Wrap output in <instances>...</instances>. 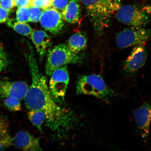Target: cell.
I'll return each mask as SVG.
<instances>
[{"label":"cell","instance_id":"23","mask_svg":"<svg viewBox=\"0 0 151 151\" xmlns=\"http://www.w3.org/2000/svg\"><path fill=\"white\" fill-rule=\"evenodd\" d=\"M9 61L6 53L0 45V72L4 70L8 65Z\"/></svg>","mask_w":151,"mask_h":151},{"label":"cell","instance_id":"20","mask_svg":"<svg viewBox=\"0 0 151 151\" xmlns=\"http://www.w3.org/2000/svg\"><path fill=\"white\" fill-rule=\"evenodd\" d=\"M13 137L9 133L0 134V151L4 150L13 145Z\"/></svg>","mask_w":151,"mask_h":151},{"label":"cell","instance_id":"5","mask_svg":"<svg viewBox=\"0 0 151 151\" xmlns=\"http://www.w3.org/2000/svg\"><path fill=\"white\" fill-rule=\"evenodd\" d=\"M77 54L72 52L67 44H62L49 49L47 52L46 73L50 76L56 69L69 63L78 62L80 60Z\"/></svg>","mask_w":151,"mask_h":151},{"label":"cell","instance_id":"10","mask_svg":"<svg viewBox=\"0 0 151 151\" xmlns=\"http://www.w3.org/2000/svg\"><path fill=\"white\" fill-rule=\"evenodd\" d=\"M39 21L43 28L54 35L61 32L65 22L62 13L53 7L43 9Z\"/></svg>","mask_w":151,"mask_h":151},{"label":"cell","instance_id":"15","mask_svg":"<svg viewBox=\"0 0 151 151\" xmlns=\"http://www.w3.org/2000/svg\"><path fill=\"white\" fill-rule=\"evenodd\" d=\"M87 42L85 36L82 33H76L69 38L67 45L72 52L78 54L86 48Z\"/></svg>","mask_w":151,"mask_h":151},{"label":"cell","instance_id":"2","mask_svg":"<svg viewBox=\"0 0 151 151\" xmlns=\"http://www.w3.org/2000/svg\"><path fill=\"white\" fill-rule=\"evenodd\" d=\"M93 27L97 31L106 27L112 15L122 6L123 0H80Z\"/></svg>","mask_w":151,"mask_h":151},{"label":"cell","instance_id":"18","mask_svg":"<svg viewBox=\"0 0 151 151\" xmlns=\"http://www.w3.org/2000/svg\"><path fill=\"white\" fill-rule=\"evenodd\" d=\"M29 6L18 7L16 12V20L22 22H29Z\"/></svg>","mask_w":151,"mask_h":151},{"label":"cell","instance_id":"3","mask_svg":"<svg viewBox=\"0 0 151 151\" xmlns=\"http://www.w3.org/2000/svg\"><path fill=\"white\" fill-rule=\"evenodd\" d=\"M76 92L78 95H88L106 100L114 93L101 76L91 74L79 76L76 83Z\"/></svg>","mask_w":151,"mask_h":151},{"label":"cell","instance_id":"9","mask_svg":"<svg viewBox=\"0 0 151 151\" xmlns=\"http://www.w3.org/2000/svg\"><path fill=\"white\" fill-rule=\"evenodd\" d=\"M147 56L145 42L136 45L124 62V73L128 77L133 76L145 65Z\"/></svg>","mask_w":151,"mask_h":151},{"label":"cell","instance_id":"17","mask_svg":"<svg viewBox=\"0 0 151 151\" xmlns=\"http://www.w3.org/2000/svg\"><path fill=\"white\" fill-rule=\"evenodd\" d=\"M28 118L39 131L42 133V124L46 121V116L43 111L38 109H31L28 113Z\"/></svg>","mask_w":151,"mask_h":151},{"label":"cell","instance_id":"8","mask_svg":"<svg viewBox=\"0 0 151 151\" xmlns=\"http://www.w3.org/2000/svg\"><path fill=\"white\" fill-rule=\"evenodd\" d=\"M133 117L138 134L143 143H148L151 122V103L145 102L138 107L133 113Z\"/></svg>","mask_w":151,"mask_h":151},{"label":"cell","instance_id":"12","mask_svg":"<svg viewBox=\"0 0 151 151\" xmlns=\"http://www.w3.org/2000/svg\"><path fill=\"white\" fill-rule=\"evenodd\" d=\"M13 145L17 148L27 151H42L39 138H36L28 132L21 131L17 132L13 137Z\"/></svg>","mask_w":151,"mask_h":151},{"label":"cell","instance_id":"4","mask_svg":"<svg viewBox=\"0 0 151 151\" xmlns=\"http://www.w3.org/2000/svg\"><path fill=\"white\" fill-rule=\"evenodd\" d=\"M151 6L140 7L135 5L122 6L116 12L119 22L134 27H144L150 21Z\"/></svg>","mask_w":151,"mask_h":151},{"label":"cell","instance_id":"6","mask_svg":"<svg viewBox=\"0 0 151 151\" xmlns=\"http://www.w3.org/2000/svg\"><path fill=\"white\" fill-rule=\"evenodd\" d=\"M49 90L55 101L61 106L65 102L69 76L67 65L55 70L50 76Z\"/></svg>","mask_w":151,"mask_h":151},{"label":"cell","instance_id":"25","mask_svg":"<svg viewBox=\"0 0 151 151\" xmlns=\"http://www.w3.org/2000/svg\"><path fill=\"white\" fill-rule=\"evenodd\" d=\"M16 6L14 0H0V6L9 13Z\"/></svg>","mask_w":151,"mask_h":151},{"label":"cell","instance_id":"14","mask_svg":"<svg viewBox=\"0 0 151 151\" xmlns=\"http://www.w3.org/2000/svg\"><path fill=\"white\" fill-rule=\"evenodd\" d=\"M80 0H70L62 12L64 20L68 23L74 24L78 21L81 17Z\"/></svg>","mask_w":151,"mask_h":151},{"label":"cell","instance_id":"11","mask_svg":"<svg viewBox=\"0 0 151 151\" xmlns=\"http://www.w3.org/2000/svg\"><path fill=\"white\" fill-rule=\"evenodd\" d=\"M29 88L23 81L10 82L0 80V99L12 97L22 100L24 99Z\"/></svg>","mask_w":151,"mask_h":151},{"label":"cell","instance_id":"13","mask_svg":"<svg viewBox=\"0 0 151 151\" xmlns=\"http://www.w3.org/2000/svg\"><path fill=\"white\" fill-rule=\"evenodd\" d=\"M30 38L41 58L46 54L52 45L51 39L46 32L41 30L33 31Z\"/></svg>","mask_w":151,"mask_h":151},{"label":"cell","instance_id":"22","mask_svg":"<svg viewBox=\"0 0 151 151\" xmlns=\"http://www.w3.org/2000/svg\"><path fill=\"white\" fill-rule=\"evenodd\" d=\"M53 0H31L30 6L40 7L43 9L52 6Z\"/></svg>","mask_w":151,"mask_h":151},{"label":"cell","instance_id":"21","mask_svg":"<svg viewBox=\"0 0 151 151\" xmlns=\"http://www.w3.org/2000/svg\"><path fill=\"white\" fill-rule=\"evenodd\" d=\"M29 10V22H37L39 21L42 15L43 9L39 7L30 6Z\"/></svg>","mask_w":151,"mask_h":151},{"label":"cell","instance_id":"1","mask_svg":"<svg viewBox=\"0 0 151 151\" xmlns=\"http://www.w3.org/2000/svg\"><path fill=\"white\" fill-rule=\"evenodd\" d=\"M27 60L32 82L24 98L26 107L42 110L45 113L46 124L57 136L61 137L71 129L76 118L70 110L60 106L52 97L46 77L39 70L32 48L29 47Z\"/></svg>","mask_w":151,"mask_h":151},{"label":"cell","instance_id":"16","mask_svg":"<svg viewBox=\"0 0 151 151\" xmlns=\"http://www.w3.org/2000/svg\"><path fill=\"white\" fill-rule=\"evenodd\" d=\"M7 24L17 33L25 36L30 37L33 31L29 24L25 22H19L14 19L8 20Z\"/></svg>","mask_w":151,"mask_h":151},{"label":"cell","instance_id":"27","mask_svg":"<svg viewBox=\"0 0 151 151\" xmlns=\"http://www.w3.org/2000/svg\"><path fill=\"white\" fill-rule=\"evenodd\" d=\"M9 12L0 6V23L5 22L8 20Z\"/></svg>","mask_w":151,"mask_h":151},{"label":"cell","instance_id":"29","mask_svg":"<svg viewBox=\"0 0 151 151\" xmlns=\"http://www.w3.org/2000/svg\"><path fill=\"white\" fill-rule=\"evenodd\" d=\"M30 1H31V0H30Z\"/></svg>","mask_w":151,"mask_h":151},{"label":"cell","instance_id":"28","mask_svg":"<svg viewBox=\"0 0 151 151\" xmlns=\"http://www.w3.org/2000/svg\"><path fill=\"white\" fill-rule=\"evenodd\" d=\"M16 6L18 7L30 6V0H14Z\"/></svg>","mask_w":151,"mask_h":151},{"label":"cell","instance_id":"26","mask_svg":"<svg viewBox=\"0 0 151 151\" xmlns=\"http://www.w3.org/2000/svg\"><path fill=\"white\" fill-rule=\"evenodd\" d=\"M9 127V124L7 118L0 115V134L8 132Z\"/></svg>","mask_w":151,"mask_h":151},{"label":"cell","instance_id":"19","mask_svg":"<svg viewBox=\"0 0 151 151\" xmlns=\"http://www.w3.org/2000/svg\"><path fill=\"white\" fill-rule=\"evenodd\" d=\"M4 103L9 110L13 111H20L21 109L20 100L16 98L7 97L4 99Z\"/></svg>","mask_w":151,"mask_h":151},{"label":"cell","instance_id":"7","mask_svg":"<svg viewBox=\"0 0 151 151\" xmlns=\"http://www.w3.org/2000/svg\"><path fill=\"white\" fill-rule=\"evenodd\" d=\"M151 40V28L134 27L125 28L116 35V44L119 48L124 49Z\"/></svg>","mask_w":151,"mask_h":151},{"label":"cell","instance_id":"24","mask_svg":"<svg viewBox=\"0 0 151 151\" xmlns=\"http://www.w3.org/2000/svg\"><path fill=\"white\" fill-rule=\"evenodd\" d=\"M68 2L69 0H53L52 6L62 12Z\"/></svg>","mask_w":151,"mask_h":151}]
</instances>
